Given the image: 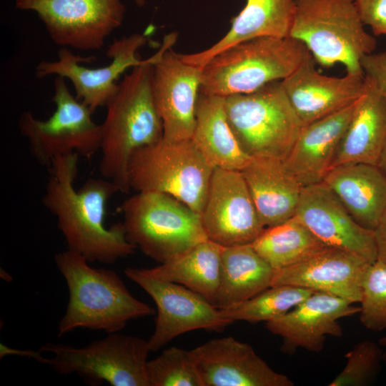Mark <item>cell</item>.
<instances>
[{
  "label": "cell",
  "instance_id": "6da1fadb",
  "mask_svg": "<svg viewBox=\"0 0 386 386\" xmlns=\"http://www.w3.org/2000/svg\"><path fill=\"white\" fill-rule=\"evenodd\" d=\"M78 158L72 153L52 161L42 202L56 218L68 250L89 262L112 264L137 248L127 239L122 222L104 224L108 201L119 189L108 179L89 178L76 190Z\"/></svg>",
  "mask_w": 386,
  "mask_h": 386
},
{
  "label": "cell",
  "instance_id": "7a4b0ae2",
  "mask_svg": "<svg viewBox=\"0 0 386 386\" xmlns=\"http://www.w3.org/2000/svg\"><path fill=\"white\" fill-rule=\"evenodd\" d=\"M160 49L125 74L106 107L102 127L99 169L102 177L128 193L127 168L139 149L163 138V125L154 101L153 64Z\"/></svg>",
  "mask_w": 386,
  "mask_h": 386
},
{
  "label": "cell",
  "instance_id": "3957f363",
  "mask_svg": "<svg viewBox=\"0 0 386 386\" xmlns=\"http://www.w3.org/2000/svg\"><path fill=\"white\" fill-rule=\"evenodd\" d=\"M54 261L69 290L58 336L79 328L118 332L129 321L154 314L130 293L114 271L92 267L84 257L68 249L55 254Z\"/></svg>",
  "mask_w": 386,
  "mask_h": 386
},
{
  "label": "cell",
  "instance_id": "277c9868",
  "mask_svg": "<svg viewBox=\"0 0 386 386\" xmlns=\"http://www.w3.org/2000/svg\"><path fill=\"white\" fill-rule=\"evenodd\" d=\"M311 56L291 36L242 41L217 54L202 67L199 91L222 97L251 93L283 80Z\"/></svg>",
  "mask_w": 386,
  "mask_h": 386
},
{
  "label": "cell",
  "instance_id": "5b68a950",
  "mask_svg": "<svg viewBox=\"0 0 386 386\" xmlns=\"http://www.w3.org/2000/svg\"><path fill=\"white\" fill-rule=\"evenodd\" d=\"M364 26L353 0H295L290 36L321 66L341 64L347 74L364 76L362 59L377 46Z\"/></svg>",
  "mask_w": 386,
  "mask_h": 386
},
{
  "label": "cell",
  "instance_id": "8992f818",
  "mask_svg": "<svg viewBox=\"0 0 386 386\" xmlns=\"http://www.w3.org/2000/svg\"><path fill=\"white\" fill-rule=\"evenodd\" d=\"M120 210L129 242L160 264L208 239L201 214L169 194L138 192Z\"/></svg>",
  "mask_w": 386,
  "mask_h": 386
},
{
  "label": "cell",
  "instance_id": "52a82bcc",
  "mask_svg": "<svg viewBox=\"0 0 386 386\" xmlns=\"http://www.w3.org/2000/svg\"><path fill=\"white\" fill-rule=\"evenodd\" d=\"M214 169L192 139L162 138L133 154L127 177L131 189L169 194L201 214Z\"/></svg>",
  "mask_w": 386,
  "mask_h": 386
},
{
  "label": "cell",
  "instance_id": "ba28073f",
  "mask_svg": "<svg viewBox=\"0 0 386 386\" xmlns=\"http://www.w3.org/2000/svg\"><path fill=\"white\" fill-rule=\"evenodd\" d=\"M224 108L235 137L252 157L284 160L302 127L280 81L224 97Z\"/></svg>",
  "mask_w": 386,
  "mask_h": 386
},
{
  "label": "cell",
  "instance_id": "9c48e42d",
  "mask_svg": "<svg viewBox=\"0 0 386 386\" xmlns=\"http://www.w3.org/2000/svg\"><path fill=\"white\" fill-rule=\"evenodd\" d=\"M39 351L53 355L45 364L56 372L76 374L89 385L105 381L113 386H149L150 350L148 340L139 337L114 332L83 347L47 343Z\"/></svg>",
  "mask_w": 386,
  "mask_h": 386
},
{
  "label": "cell",
  "instance_id": "30bf717a",
  "mask_svg": "<svg viewBox=\"0 0 386 386\" xmlns=\"http://www.w3.org/2000/svg\"><path fill=\"white\" fill-rule=\"evenodd\" d=\"M65 79L55 78L52 101L56 109L48 119H38L30 112L19 119V131L31 155L46 167L59 156L76 153L89 159L100 150L101 124L93 121L89 107L71 94Z\"/></svg>",
  "mask_w": 386,
  "mask_h": 386
},
{
  "label": "cell",
  "instance_id": "8fae6325",
  "mask_svg": "<svg viewBox=\"0 0 386 386\" xmlns=\"http://www.w3.org/2000/svg\"><path fill=\"white\" fill-rule=\"evenodd\" d=\"M15 6L36 12L56 44L84 51L101 49L125 14L121 0H16Z\"/></svg>",
  "mask_w": 386,
  "mask_h": 386
},
{
  "label": "cell",
  "instance_id": "7c38bea8",
  "mask_svg": "<svg viewBox=\"0 0 386 386\" xmlns=\"http://www.w3.org/2000/svg\"><path fill=\"white\" fill-rule=\"evenodd\" d=\"M125 275L142 288L157 306L155 327L148 340L155 352L179 335L202 329L220 332L232 322L199 294L179 284L155 278L143 268L129 267Z\"/></svg>",
  "mask_w": 386,
  "mask_h": 386
},
{
  "label": "cell",
  "instance_id": "4fadbf2b",
  "mask_svg": "<svg viewBox=\"0 0 386 386\" xmlns=\"http://www.w3.org/2000/svg\"><path fill=\"white\" fill-rule=\"evenodd\" d=\"M147 42V37L140 34L114 40L106 53L112 59L110 64L94 69L81 64L93 61L94 57H81L61 47L56 60L42 61L36 65V76L44 78L54 74L68 79L73 84L76 99L94 113L98 108L106 107L114 95L119 77L129 68L145 61L139 59L137 53Z\"/></svg>",
  "mask_w": 386,
  "mask_h": 386
},
{
  "label": "cell",
  "instance_id": "5bb4252c",
  "mask_svg": "<svg viewBox=\"0 0 386 386\" xmlns=\"http://www.w3.org/2000/svg\"><path fill=\"white\" fill-rule=\"evenodd\" d=\"M176 39L175 33L164 37L153 64V91L163 138L173 141L192 137L202 74V67L186 63L172 50Z\"/></svg>",
  "mask_w": 386,
  "mask_h": 386
},
{
  "label": "cell",
  "instance_id": "9a60e30c",
  "mask_svg": "<svg viewBox=\"0 0 386 386\" xmlns=\"http://www.w3.org/2000/svg\"><path fill=\"white\" fill-rule=\"evenodd\" d=\"M201 217L208 239L222 247L252 244L265 229L241 171L214 169Z\"/></svg>",
  "mask_w": 386,
  "mask_h": 386
},
{
  "label": "cell",
  "instance_id": "2e32d148",
  "mask_svg": "<svg viewBox=\"0 0 386 386\" xmlns=\"http://www.w3.org/2000/svg\"><path fill=\"white\" fill-rule=\"evenodd\" d=\"M295 216L326 246L377 260L374 231L356 222L324 182L303 187Z\"/></svg>",
  "mask_w": 386,
  "mask_h": 386
},
{
  "label": "cell",
  "instance_id": "e0dca14e",
  "mask_svg": "<svg viewBox=\"0 0 386 386\" xmlns=\"http://www.w3.org/2000/svg\"><path fill=\"white\" fill-rule=\"evenodd\" d=\"M352 304L332 294L315 291L287 313L265 322V326L282 338L283 353L292 355L298 348L320 352L327 335H343L338 320L359 313L360 307Z\"/></svg>",
  "mask_w": 386,
  "mask_h": 386
},
{
  "label": "cell",
  "instance_id": "ac0fdd59",
  "mask_svg": "<svg viewBox=\"0 0 386 386\" xmlns=\"http://www.w3.org/2000/svg\"><path fill=\"white\" fill-rule=\"evenodd\" d=\"M203 386H293L247 343L232 337L212 339L190 350Z\"/></svg>",
  "mask_w": 386,
  "mask_h": 386
},
{
  "label": "cell",
  "instance_id": "d6986e66",
  "mask_svg": "<svg viewBox=\"0 0 386 386\" xmlns=\"http://www.w3.org/2000/svg\"><path fill=\"white\" fill-rule=\"evenodd\" d=\"M370 264L352 252L327 247L303 261L275 270L272 286L309 288L360 303Z\"/></svg>",
  "mask_w": 386,
  "mask_h": 386
},
{
  "label": "cell",
  "instance_id": "ffe728a7",
  "mask_svg": "<svg viewBox=\"0 0 386 386\" xmlns=\"http://www.w3.org/2000/svg\"><path fill=\"white\" fill-rule=\"evenodd\" d=\"M310 56L292 74L280 81L302 126L330 115L352 104L364 94L365 76L342 77L320 74Z\"/></svg>",
  "mask_w": 386,
  "mask_h": 386
},
{
  "label": "cell",
  "instance_id": "44dd1931",
  "mask_svg": "<svg viewBox=\"0 0 386 386\" xmlns=\"http://www.w3.org/2000/svg\"><path fill=\"white\" fill-rule=\"evenodd\" d=\"M358 99L330 115L302 126L284 159L302 187L322 182L332 168Z\"/></svg>",
  "mask_w": 386,
  "mask_h": 386
},
{
  "label": "cell",
  "instance_id": "7402d4cb",
  "mask_svg": "<svg viewBox=\"0 0 386 386\" xmlns=\"http://www.w3.org/2000/svg\"><path fill=\"white\" fill-rule=\"evenodd\" d=\"M241 172L265 228L295 215L303 187L284 160L252 157Z\"/></svg>",
  "mask_w": 386,
  "mask_h": 386
},
{
  "label": "cell",
  "instance_id": "603a6c76",
  "mask_svg": "<svg viewBox=\"0 0 386 386\" xmlns=\"http://www.w3.org/2000/svg\"><path fill=\"white\" fill-rule=\"evenodd\" d=\"M324 182L362 227L374 230L386 211V177L377 165L345 163L332 167Z\"/></svg>",
  "mask_w": 386,
  "mask_h": 386
},
{
  "label": "cell",
  "instance_id": "cb8c5ba5",
  "mask_svg": "<svg viewBox=\"0 0 386 386\" xmlns=\"http://www.w3.org/2000/svg\"><path fill=\"white\" fill-rule=\"evenodd\" d=\"M295 11V0H246L222 39L201 51L179 54L180 57L187 64L202 68L214 55L239 42L263 36H290Z\"/></svg>",
  "mask_w": 386,
  "mask_h": 386
},
{
  "label": "cell",
  "instance_id": "d4e9b609",
  "mask_svg": "<svg viewBox=\"0 0 386 386\" xmlns=\"http://www.w3.org/2000/svg\"><path fill=\"white\" fill-rule=\"evenodd\" d=\"M332 167L345 163L378 165L386 141V100L367 78Z\"/></svg>",
  "mask_w": 386,
  "mask_h": 386
},
{
  "label": "cell",
  "instance_id": "484cf974",
  "mask_svg": "<svg viewBox=\"0 0 386 386\" xmlns=\"http://www.w3.org/2000/svg\"><path fill=\"white\" fill-rule=\"evenodd\" d=\"M192 140L214 168L242 171L252 159L229 124L222 96L199 91Z\"/></svg>",
  "mask_w": 386,
  "mask_h": 386
},
{
  "label": "cell",
  "instance_id": "4316f807",
  "mask_svg": "<svg viewBox=\"0 0 386 386\" xmlns=\"http://www.w3.org/2000/svg\"><path fill=\"white\" fill-rule=\"evenodd\" d=\"M274 272L252 244L222 247L214 305L224 309L254 297L272 286Z\"/></svg>",
  "mask_w": 386,
  "mask_h": 386
},
{
  "label": "cell",
  "instance_id": "83f0119b",
  "mask_svg": "<svg viewBox=\"0 0 386 386\" xmlns=\"http://www.w3.org/2000/svg\"><path fill=\"white\" fill-rule=\"evenodd\" d=\"M222 249V246L207 239L165 263L143 269L155 278L187 287L214 305L219 284Z\"/></svg>",
  "mask_w": 386,
  "mask_h": 386
},
{
  "label": "cell",
  "instance_id": "f1b7e54d",
  "mask_svg": "<svg viewBox=\"0 0 386 386\" xmlns=\"http://www.w3.org/2000/svg\"><path fill=\"white\" fill-rule=\"evenodd\" d=\"M252 245L274 270L303 261L327 247L296 216L265 228Z\"/></svg>",
  "mask_w": 386,
  "mask_h": 386
},
{
  "label": "cell",
  "instance_id": "f546056e",
  "mask_svg": "<svg viewBox=\"0 0 386 386\" xmlns=\"http://www.w3.org/2000/svg\"><path fill=\"white\" fill-rule=\"evenodd\" d=\"M314 292L294 285H273L246 301L219 309L220 314L231 322H267L287 313Z\"/></svg>",
  "mask_w": 386,
  "mask_h": 386
},
{
  "label": "cell",
  "instance_id": "4dcf8cb0",
  "mask_svg": "<svg viewBox=\"0 0 386 386\" xmlns=\"http://www.w3.org/2000/svg\"><path fill=\"white\" fill-rule=\"evenodd\" d=\"M147 376L149 386H203L191 351L177 347L148 360Z\"/></svg>",
  "mask_w": 386,
  "mask_h": 386
},
{
  "label": "cell",
  "instance_id": "1f68e13d",
  "mask_svg": "<svg viewBox=\"0 0 386 386\" xmlns=\"http://www.w3.org/2000/svg\"><path fill=\"white\" fill-rule=\"evenodd\" d=\"M343 370L330 382V386H365L373 383L381 369L384 354L375 342L365 340L356 344L345 355Z\"/></svg>",
  "mask_w": 386,
  "mask_h": 386
},
{
  "label": "cell",
  "instance_id": "d6a6232c",
  "mask_svg": "<svg viewBox=\"0 0 386 386\" xmlns=\"http://www.w3.org/2000/svg\"><path fill=\"white\" fill-rule=\"evenodd\" d=\"M360 307V320L367 330L386 329V264L376 260L366 272Z\"/></svg>",
  "mask_w": 386,
  "mask_h": 386
},
{
  "label": "cell",
  "instance_id": "836d02e7",
  "mask_svg": "<svg viewBox=\"0 0 386 386\" xmlns=\"http://www.w3.org/2000/svg\"><path fill=\"white\" fill-rule=\"evenodd\" d=\"M360 19L375 36L386 35V0H353Z\"/></svg>",
  "mask_w": 386,
  "mask_h": 386
},
{
  "label": "cell",
  "instance_id": "e575fe53",
  "mask_svg": "<svg viewBox=\"0 0 386 386\" xmlns=\"http://www.w3.org/2000/svg\"><path fill=\"white\" fill-rule=\"evenodd\" d=\"M364 76L369 79L386 100V51L371 53L361 61Z\"/></svg>",
  "mask_w": 386,
  "mask_h": 386
},
{
  "label": "cell",
  "instance_id": "d590c367",
  "mask_svg": "<svg viewBox=\"0 0 386 386\" xmlns=\"http://www.w3.org/2000/svg\"><path fill=\"white\" fill-rule=\"evenodd\" d=\"M373 231L377 250V260L386 264V211Z\"/></svg>",
  "mask_w": 386,
  "mask_h": 386
},
{
  "label": "cell",
  "instance_id": "8d00e7d4",
  "mask_svg": "<svg viewBox=\"0 0 386 386\" xmlns=\"http://www.w3.org/2000/svg\"><path fill=\"white\" fill-rule=\"evenodd\" d=\"M9 355H16L22 357H26L30 359H34L42 364H44L46 357L41 355V352L39 351H35L34 350H19L13 349L7 347L6 345L1 343L0 344V357Z\"/></svg>",
  "mask_w": 386,
  "mask_h": 386
},
{
  "label": "cell",
  "instance_id": "74e56055",
  "mask_svg": "<svg viewBox=\"0 0 386 386\" xmlns=\"http://www.w3.org/2000/svg\"><path fill=\"white\" fill-rule=\"evenodd\" d=\"M386 177V141L383 147L377 165Z\"/></svg>",
  "mask_w": 386,
  "mask_h": 386
},
{
  "label": "cell",
  "instance_id": "f35d334b",
  "mask_svg": "<svg viewBox=\"0 0 386 386\" xmlns=\"http://www.w3.org/2000/svg\"><path fill=\"white\" fill-rule=\"evenodd\" d=\"M132 1L139 6H143L146 2V0H132Z\"/></svg>",
  "mask_w": 386,
  "mask_h": 386
}]
</instances>
